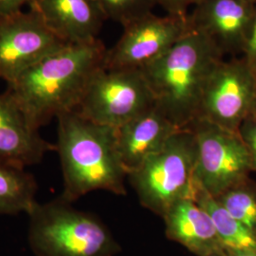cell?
I'll return each instance as SVG.
<instances>
[{
	"mask_svg": "<svg viewBox=\"0 0 256 256\" xmlns=\"http://www.w3.org/2000/svg\"><path fill=\"white\" fill-rule=\"evenodd\" d=\"M246 1H248V2H252V3H256V0H246Z\"/></svg>",
	"mask_w": 256,
	"mask_h": 256,
	"instance_id": "cell-26",
	"label": "cell"
},
{
	"mask_svg": "<svg viewBox=\"0 0 256 256\" xmlns=\"http://www.w3.org/2000/svg\"><path fill=\"white\" fill-rule=\"evenodd\" d=\"M155 106L142 70L102 66L92 76L76 111L95 124L118 129Z\"/></svg>",
	"mask_w": 256,
	"mask_h": 256,
	"instance_id": "cell-6",
	"label": "cell"
},
{
	"mask_svg": "<svg viewBox=\"0 0 256 256\" xmlns=\"http://www.w3.org/2000/svg\"><path fill=\"white\" fill-rule=\"evenodd\" d=\"M196 164V137L191 128H184L128 174V180L142 207L162 218L176 202L194 198Z\"/></svg>",
	"mask_w": 256,
	"mask_h": 256,
	"instance_id": "cell-5",
	"label": "cell"
},
{
	"mask_svg": "<svg viewBox=\"0 0 256 256\" xmlns=\"http://www.w3.org/2000/svg\"><path fill=\"white\" fill-rule=\"evenodd\" d=\"M57 120L55 146L64 178L61 198L74 203L95 191L126 196L128 174L118 151L117 129L95 124L77 111Z\"/></svg>",
	"mask_w": 256,
	"mask_h": 256,
	"instance_id": "cell-2",
	"label": "cell"
},
{
	"mask_svg": "<svg viewBox=\"0 0 256 256\" xmlns=\"http://www.w3.org/2000/svg\"><path fill=\"white\" fill-rule=\"evenodd\" d=\"M256 3L246 0H203L189 14L194 32L208 37L222 54H243L256 16Z\"/></svg>",
	"mask_w": 256,
	"mask_h": 256,
	"instance_id": "cell-11",
	"label": "cell"
},
{
	"mask_svg": "<svg viewBox=\"0 0 256 256\" xmlns=\"http://www.w3.org/2000/svg\"><path fill=\"white\" fill-rule=\"evenodd\" d=\"M68 45L46 26L36 10L0 16V79L8 84L16 81Z\"/></svg>",
	"mask_w": 256,
	"mask_h": 256,
	"instance_id": "cell-9",
	"label": "cell"
},
{
	"mask_svg": "<svg viewBox=\"0 0 256 256\" xmlns=\"http://www.w3.org/2000/svg\"><path fill=\"white\" fill-rule=\"evenodd\" d=\"M238 134L250 156L252 172H256V114L243 122L238 129Z\"/></svg>",
	"mask_w": 256,
	"mask_h": 256,
	"instance_id": "cell-20",
	"label": "cell"
},
{
	"mask_svg": "<svg viewBox=\"0 0 256 256\" xmlns=\"http://www.w3.org/2000/svg\"><path fill=\"white\" fill-rule=\"evenodd\" d=\"M106 20L111 19L122 27L152 12L156 0H95Z\"/></svg>",
	"mask_w": 256,
	"mask_h": 256,
	"instance_id": "cell-19",
	"label": "cell"
},
{
	"mask_svg": "<svg viewBox=\"0 0 256 256\" xmlns=\"http://www.w3.org/2000/svg\"><path fill=\"white\" fill-rule=\"evenodd\" d=\"M250 66H252V70H254V72L256 76V62L252 64H250Z\"/></svg>",
	"mask_w": 256,
	"mask_h": 256,
	"instance_id": "cell-25",
	"label": "cell"
},
{
	"mask_svg": "<svg viewBox=\"0 0 256 256\" xmlns=\"http://www.w3.org/2000/svg\"><path fill=\"white\" fill-rule=\"evenodd\" d=\"M223 60L224 55L208 37L192 30L142 72L156 106L184 129L198 118L207 84Z\"/></svg>",
	"mask_w": 256,
	"mask_h": 256,
	"instance_id": "cell-3",
	"label": "cell"
},
{
	"mask_svg": "<svg viewBox=\"0 0 256 256\" xmlns=\"http://www.w3.org/2000/svg\"><path fill=\"white\" fill-rule=\"evenodd\" d=\"M30 8L36 10L46 26L70 45L99 39L106 20L95 0H37Z\"/></svg>",
	"mask_w": 256,
	"mask_h": 256,
	"instance_id": "cell-14",
	"label": "cell"
},
{
	"mask_svg": "<svg viewBox=\"0 0 256 256\" xmlns=\"http://www.w3.org/2000/svg\"><path fill=\"white\" fill-rule=\"evenodd\" d=\"M168 239L196 256H214L224 250L209 214L194 198L173 204L162 216Z\"/></svg>",
	"mask_w": 256,
	"mask_h": 256,
	"instance_id": "cell-15",
	"label": "cell"
},
{
	"mask_svg": "<svg viewBox=\"0 0 256 256\" xmlns=\"http://www.w3.org/2000/svg\"><path fill=\"white\" fill-rule=\"evenodd\" d=\"M192 30L189 14L158 16L150 12L124 27L117 44L106 50L104 66L142 70L168 52Z\"/></svg>",
	"mask_w": 256,
	"mask_h": 256,
	"instance_id": "cell-10",
	"label": "cell"
},
{
	"mask_svg": "<svg viewBox=\"0 0 256 256\" xmlns=\"http://www.w3.org/2000/svg\"><path fill=\"white\" fill-rule=\"evenodd\" d=\"M214 256H256V250H243V252L223 250L222 252Z\"/></svg>",
	"mask_w": 256,
	"mask_h": 256,
	"instance_id": "cell-24",
	"label": "cell"
},
{
	"mask_svg": "<svg viewBox=\"0 0 256 256\" xmlns=\"http://www.w3.org/2000/svg\"><path fill=\"white\" fill-rule=\"evenodd\" d=\"M230 214L256 236V182L250 178L214 198Z\"/></svg>",
	"mask_w": 256,
	"mask_h": 256,
	"instance_id": "cell-18",
	"label": "cell"
},
{
	"mask_svg": "<svg viewBox=\"0 0 256 256\" xmlns=\"http://www.w3.org/2000/svg\"><path fill=\"white\" fill-rule=\"evenodd\" d=\"M212 218L224 250H256V236L232 218L214 196L198 190L194 196Z\"/></svg>",
	"mask_w": 256,
	"mask_h": 256,
	"instance_id": "cell-17",
	"label": "cell"
},
{
	"mask_svg": "<svg viewBox=\"0 0 256 256\" xmlns=\"http://www.w3.org/2000/svg\"><path fill=\"white\" fill-rule=\"evenodd\" d=\"M191 128L198 142L196 185L216 198L252 173L250 158L238 132L196 120Z\"/></svg>",
	"mask_w": 256,
	"mask_h": 256,
	"instance_id": "cell-7",
	"label": "cell"
},
{
	"mask_svg": "<svg viewBox=\"0 0 256 256\" xmlns=\"http://www.w3.org/2000/svg\"><path fill=\"white\" fill-rule=\"evenodd\" d=\"M203 0H156V5H160L167 12V14L187 16L191 7H196Z\"/></svg>",
	"mask_w": 256,
	"mask_h": 256,
	"instance_id": "cell-21",
	"label": "cell"
},
{
	"mask_svg": "<svg viewBox=\"0 0 256 256\" xmlns=\"http://www.w3.org/2000/svg\"><path fill=\"white\" fill-rule=\"evenodd\" d=\"M256 114V76L242 56L221 61L210 77L198 119L232 132Z\"/></svg>",
	"mask_w": 256,
	"mask_h": 256,
	"instance_id": "cell-8",
	"label": "cell"
},
{
	"mask_svg": "<svg viewBox=\"0 0 256 256\" xmlns=\"http://www.w3.org/2000/svg\"><path fill=\"white\" fill-rule=\"evenodd\" d=\"M180 130L156 104L118 128L117 146L128 174L160 151Z\"/></svg>",
	"mask_w": 256,
	"mask_h": 256,
	"instance_id": "cell-13",
	"label": "cell"
},
{
	"mask_svg": "<svg viewBox=\"0 0 256 256\" xmlns=\"http://www.w3.org/2000/svg\"><path fill=\"white\" fill-rule=\"evenodd\" d=\"M108 48L100 39L72 44L30 68L7 92L36 130L64 113L76 111Z\"/></svg>",
	"mask_w": 256,
	"mask_h": 256,
	"instance_id": "cell-1",
	"label": "cell"
},
{
	"mask_svg": "<svg viewBox=\"0 0 256 256\" xmlns=\"http://www.w3.org/2000/svg\"><path fill=\"white\" fill-rule=\"evenodd\" d=\"M243 57L250 64L256 62V12L252 28V32H250V37H248L247 46L244 50Z\"/></svg>",
	"mask_w": 256,
	"mask_h": 256,
	"instance_id": "cell-23",
	"label": "cell"
},
{
	"mask_svg": "<svg viewBox=\"0 0 256 256\" xmlns=\"http://www.w3.org/2000/svg\"><path fill=\"white\" fill-rule=\"evenodd\" d=\"M56 146L32 128L9 92L0 93V160L26 168L40 164Z\"/></svg>",
	"mask_w": 256,
	"mask_h": 256,
	"instance_id": "cell-12",
	"label": "cell"
},
{
	"mask_svg": "<svg viewBox=\"0 0 256 256\" xmlns=\"http://www.w3.org/2000/svg\"><path fill=\"white\" fill-rule=\"evenodd\" d=\"M38 185L25 168L0 160V216L28 214L36 204Z\"/></svg>",
	"mask_w": 256,
	"mask_h": 256,
	"instance_id": "cell-16",
	"label": "cell"
},
{
	"mask_svg": "<svg viewBox=\"0 0 256 256\" xmlns=\"http://www.w3.org/2000/svg\"><path fill=\"white\" fill-rule=\"evenodd\" d=\"M61 196L38 203L28 216V246L36 256H116L122 248L106 225Z\"/></svg>",
	"mask_w": 256,
	"mask_h": 256,
	"instance_id": "cell-4",
	"label": "cell"
},
{
	"mask_svg": "<svg viewBox=\"0 0 256 256\" xmlns=\"http://www.w3.org/2000/svg\"><path fill=\"white\" fill-rule=\"evenodd\" d=\"M37 0H0V16H6L22 10L26 5L30 7Z\"/></svg>",
	"mask_w": 256,
	"mask_h": 256,
	"instance_id": "cell-22",
	"label": "cell"
}]
</instances>
